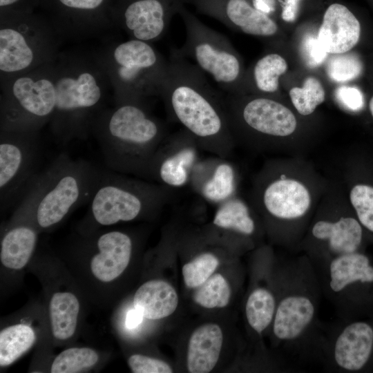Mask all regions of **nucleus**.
Here are the masks:
<instances>
[{"label":"nucleus","mask_w":373,"mask_h":373,"mask_svg":"<svg viewBox=\"0 0 373 373\" xmlns=\"http://www.w3.org/2000/svg\"><path fill=\"white\" fill-rule=\"evenodd\" d=\"M218 265L219 260L214 254H201L183 266L185 285L189 288L200 287L213 275Z\"/></svg>","instance_id":"nucleus-34"},{"label":"nucleus","mask_w":373,"mask_h":373,"mask_svg":"<svg viewBox=\"0 0 373 373\" xmlns=\"http://www.w3.org/2000/svg\"><path fill=\"white\" fill-rule=\"evenodd\" d=\"M213 224L245 236H252L256 231V223L248 207L240 199L234 197L220 204Z\"/></svg>","instance_id":"nucleus-27"},{"label":"nucleus","mask_w":373,"mask_h":373,"mask_svg":"<svg viewBox=\"0 0 373 373\" xmlns=\"http://www.w3.org/2000/svg\"><path fill=\"white\" fill-rule=\"evenodd\" d=\"M41 0H0V11L32 13L39 8Z\"/></svg>","instance_id":"nucleus-40"},{"label":"nucleus","mask_w":373,"mask_h":373,"mask_svg":"<svg viewBox=\"0 0 373 373\" xmlns=\"http://www.w3.org/2000/svg\"><path fill=\"white\" fill-rule=\"evenodd\" d=\"M235 189V171L232 166L226 162L217 164L200 186L203 198L211 202L219 204L233 197Z\"/></svg>","instance_id":"nucleus-30"},{"label":"nucleus","mask_w":373,"mask_h":373,"mask_svg":"<svg viewBox=\"0 0 373 373\" xmlns=\"http://www.w3.org/2000/svg\"><path fill=\"white\" fill-rule=\"evenodd\" d=\"M289 94L296 111L305 116L312 114L325 99V89L314 77L306 78L302 87H293Z\"/></svg>","instance_id":"nucleus-33"},{"label":"nucleus","mask_w":373,"mask_h":373,"mask_svg":"<svg viewBox=\"0 0 373 373\" xmlns=\"http://www.w3.org/2000/svg\"><path fill=\"white\" fill-rule=\"evenodd\" d=\"M61 42L42 13L0 11V82L55 61Z\"/></svg>","instance_id":"nucleus-7"},{"label":"nucleus","mask_w":373,"mask_h":373,"mask_svg":"<svg viewBox=\"0 0 373 373\" xmlns=\"http://www.w3.org/2000/svg\"><path fill=\"white\" fill-rule=\"evenodd\" d=\"M223 334L220 327L207 323L191 335L187 352V368L191 373H207L216 365L222 349Z\"/></svg>","instance_id":"nucleus-23"},{"label":"nucleus","mask_w":373,"mask_h":373,"mask_svg":"<svg viewBox=\"0 0 373 373\" xmlns=\"http://www.w3.org/2000/svg\"><path fill=\"white\" fill-rule=\"evenodd\" d=\"M56 100L49 122L61 144L86 140L93 123L106 108L108 77L97 52L79 48L60 51L55 61Z\"/></svg>","instance_id":"nucleus-2"},{"label":"nucleus","mask_w":373,"mask_h":373,"mask_svg":"<svg viewBox=\"0 0 373 373\" xmlns=\"http://www.w3.org/2000/svg\"><path fill=\"white\" fill-rule=\"evenodd\" d=\"M160 97L198 145L226 156L232 133L223 100L213 92L204 73L180 50L171 53Z\"/></svg>","instance_id":"nucleus-3"},{"label":"nucleus","mask_w":373,"mask_h":373,"mask_svg":"<svg viewBox=\"0 0 373 373\" xmlns=\"http://www.w3.org/2000/svg\"><path fill=\"white\" fill-rule=\"evenodd\" d=\"M363 228L358 219L349 216L318 218L308 228L300 248L313 264L358 251Z\"/></svg>","instance_id":"nucleus-15"},{"label":"nucleus","mask_w":373,"mask_h":373,"mask_svg":"<svg viewBox=\"0 0 373 373\" xmlns=\"http://www.w3.org/2000/svg\"><path fill=\"white\" fill-rule=\"evenodd\" d=\"M277 305L269 330L277 357L292 372L319 364L325 324L318 318L322 290L303 254L276 265Z\"/></svg>","instance_id":"nucleus-1"},{"label":"nucleus","mask_w":373,"mask_h":373,"mask_svg":"<svg viewBox=\"0 0 373 373\" xmlns=\"http://www.w3.org/2000/svg\"><path fill=\"white\" fill-rule=\"evenodd\" d=\"M178 296L167 282L152 280L142 284L133 298L134 307L144 318H164L172 314L178 305Z\"/></svg>","instance_id":"nucleus-24"},{"label":"nucleus","mask_w":373,"mask_h":373,"mask_svg":"<svg viewBox=\"0 0 373 373\" xmlns=\"http://www.w3.org/2000/svg\"><path fill=\"white\" fill-rule=\"evenodd\" d=\"M184 0H114L113 18L130 38L153 43L165 34Z\"/></svg>","instance_id":"nucleus-16"},{"label":"nucleus","mask_w":373,"mask_h":373,"mask_svg":"<svg viewBox=\"0 0 373 373\" xmlns=\"http://www.w3.org/2000/svg\"><path fill=\"white\" fill-rule=\"evenodd\" d=\"M175 148L162 144L155 153L149 168V178L166 186L180 187L189 180L196 164L197 143L186 131L173 140Z\"/></svg>","instance_id":"nucleus-20"},{"label":"nucleus","mask_w":373,"mask_h":373,"mask_svg":"<svg viewBox=\"0 0 373 373\" xmlns=\"http://www.w3.org/2000/svg\"><path fill=\"white\" fill-rule=\"evenodd\" d=\"M305 0H278L279 15L282 20L293 23L298 17Z\"/></svg>","instance_id":"nucleus-41"},{"label":"nucleus","mask_w":373,"mask_h":373,"mask_svg":"<svg viewBox=\"0 0 373 373\" xmlns=\"http://www.w3.org/2000/svg\"><path fill=\"white\" fill-rule=\"evenodd\" d=\"M201 13L247 35L271 37L278 26L272 17L255 8L247 0H193Z\"/></svg>","instance_id":"nucleus-18"},{"label":"nucleus","mask_w":373,"mask_h":373,"mask_svg":"<svg viewBox=\"0 0 373 373\" xmlns=\"http://www.w3.org/2000/svg\"><path fill=\"white\" fill-rule=\"evenodd\" d=\"M36 336L26 324L5 327L0 332V365L8 366L27 352L35 343Z\"/></svg>","instance_id":"nucleus-29"},{"label":"nucleus","mask_w":373,"mask_h":373,"mask_svg":"<svg viewBox=\"0 0 373 373\" xmlns=\"http://www.w3.org/2000/svg\"><path fill=\"white\" fill-rule=\"evenodd\" d=\"M10 225L1 241L0 260L5 267L19 270L27 265L35 249L39 229L28 213L19 206Z\"/></svg>","instance_id":"nucleus-22"},{"label":"nucleus","mask_w":373,"mask_h":373,"mask_svg":"<svg viewBox=\"0 0 373 373\" xmlns=\"http://www.w3.org/2000/svg\"><path fill=\"white\" fill-rule=\"evenodd\" d=\"M231 291L227 280L220 274L212 275L198 287L193 299L205 308L224 307L231 298Z\"/></svg>","instance_id":"nucleus-32"},{"label":"nucleus","mask_w":373,"mask_h":373,"mask_svg":"<svg viewBox=\"0 0 373 373\" xmlns=\"http://www.w3.org/2000/svg\"><path fill=\"white\" fill-rule=\"evenodd\" d=\"M186 30L181 52L192 59L196 66L211 77L231 95H239L243 87L241 59L224 35L202 23L182 5L178 11Z\"/></svg>","instance_id":"nucleus-10"},{"label":"nucleus","mask_w":373,"mask_h":373,"mask_svg":"<svg viewBox=\"0 0 373 373\" xmlns=\"http://www.w3.org/2000/svg\"><path fill=\"white\" fill-rule=\"evenodd\" d=\"M350 199L361 224L373 233V186L355 185L350 191Z\"/></svg>","instance_id":"nucleus-36"},{"label":"nucleus","mask_w":373,"mask_h":373,"mask_svg":"<svg viewBox=\"0 0 373 373\" xmlns=\"http://www.w3.org/2000/svg\"><path fill=\"white\" fill-rule=\"evenodd\" d=\"M288 68L286 60L280 55L269 52L258 59L251 71V83L257 91L271 94L279 88L280 77Z\"/></svg>","instance_id":"nucleus-28"},{"label":"nucleus","mask_w":373,"mask_h":373,"mask_svg":"<svg viewBox=\"0 0 373 373\" xmlns=\"http://www.w3.org/2000/svg\"><path fill=\"white\" fill-rule=\"evenodd\" d=\"M128 364L134 373H171V366L164 361L142 354L131 355Z\"/></svg>","instance_id":"nucleus-37"},{"label":"nucleus","mask_w":373,"mask_h":373,"mask_svg":"<svg viewBox=\"0 0 373 373\" xmlns=\"http://www.w3.org/2000/svg\"><path fill=\"white\" fill-rule=\"evenodd\" d=\"M222 100L231 132L244 127L262 136L285 137L296 128L294 113L273 99L260 96L242 99L231 95Z\"/></svg>","instance_id":"nucleus-14"},{"label":"nucleus","mask_w":373,"mask_h":373,"mask_svg":"<svg viewBox=\"0 0 373 373\" xmlns=\"http://www.w3.org/2000/svg\"><path fill=\"white\" fill-rule=\"evenodd\" d=\"M277 305L276 278L267 285H257L249 292L245 305L248 325L257 335L269 332Z\"/></svg>","instance_id":"nucleus-25"},{"label":"nucleus","mask_w":373,"mask_h":373,"mask_svg":"<svg viewBox=\"0 0 373 373\" xmlns=\"http://www.w3.org/2000/svg\"><path fill=\"white\" fill-rule=\"evenodd\" d=\"M255 8L271 16L278 12V0H247Z\"/></svg>","instance_id":"nucleus-42"},{"label":"nucleus","mask_w":373,"mask_h":373,"mask_svg":"<svg viewBox=\"0 0 373 373\" xmlns=\"http://www.w3.org/2000/svg\"><path fill=\"white\" fill-rule=\"evenodd\" d=\"M91 135L110 171L149 178L150 165L164 143L165 129L146 104L124 103L103 110Z\"/></svg>","instance_id":"nucleus-4"},{"label":"nucleus","mask_w":373,"mask_h":373,"mask_svg":"<svg viewBox=\"0 0 373 373\" xmlns=\"http://www.w3.org/2000/svg\"><path fill=\"white\" fill-rule=\"evenodd\" d=\"M360 35V22L347 6L332 2L325 8L317 38L328 54L349 52L357 44Z\"/></svg>","instance_id":"nucleus-21"},{"label":"nucleus","mask_w":373,"mask_h":373,"mask_svg":"<svg viewBox=\"0 0 373 373\" xmlns=\"http://www.w3.org/2000/svg\"><path fill=\"white\" fill-rule=\"evenodd\" d=\"M39 132L0 130V206L17 204L37 171Z\"/></svg>","instance_id":"nucleus-12"},{"label":"nucleus","mask_w":373,"mask_h":373,"mask_svg":"<svg viewBox=\"0 0 373 373\" xmlns=\"http://www.w3.org/2000/svg\"><path fill=\"white\" fill-rule=\"evenodd\" d=\"M97 53L111 85L114 105L146 104L148 99L160 97L168 61L152 43L130 38L111 42Z\"/></svg>","instance_id":"nucleus-6"},{"label":"nucleus","mask_w":373,"mask_h":373,"mask_svg":"<svg viewBox=\"0 0 373 373\" xmlns=\"http://www.w3.org/2000/svg\"><path fill=\"white\" fill-rule=\"evenodd\" d=\"M312 265L323 297L332 306L336 318L352 320L361 306V289L373 285L369 258L356 251Z\"/></svg>","instance_id":"nucleus-11"},{"label":"nucleus","mask_w":373,"mask_h":373,"mask_svg":"<svg viewBox=\"0 0 373 373\" xmlns=\"http://www.w3.org/2000/svg\"><path fill=\"white\" fill-rule=\"evenodd\" d=\"M335 95L337 101L349 111H358L363 108V95L356 87L340 86L336 90Z\"/></svg>","instance_id":"nucleus-39"},{"label":"nucleus","mask_w":373,"mask_h":373,"mask_svg":"<svg viewBox=\"0 0 373 373\" xmlns=\"http://www.w3.org/2000/svg\"><path fill=\"white\" fill-rule=\"evenodd\" d=\"M114 0H41L39 8L61 41L102 38L117 29Z\"/></svg>","instance_id":"nucleus-13"},{"label":"nucleus","mask_w":373,"mask_h":373,"mask_svg":"<svg viewBox=\"0 0 373 373\" xmlns=\"http://www.w3.org/2000/svg\"><path fill=\"white\" fill-rule=\"evenodd\" d=\"M102 171L83 159L59 154L39 172L17 204L39 230L51 229L78 207L89 203Z\"/></svg>","instance_id":"nucleus-5"},{"label":"nucleus","mask_w":373,"mask_h":373,"mask_svg":"<svg viewBox=\"0 0 373 373\" xmlns=\"http://www.w3.org/2000/svg\"><path fill=\"white\" fill-rule=\"evenodd\" d=\"M262 202L269 216L285 224L283 243L287 246L299 243L301 223L311 206L307 187L298 180L280 178L267 185Z\"/></svg>","instance_id":"nucleus-17"},{"label":"nucleus","mask_w":373,"mask_h":373,"mask_svg":"<svg viewBox=\"0 0 373 373\" xmlns=\"http://www.w3.org/2000/svg\"><path fill=\"white\" fill-rule=\"evenodd\" d=\"M96 351L89 347H72L60 352L54 359L52 373H74L88 370L98 361Z\"/></svg>","instance_id":"nucleus-31"},{"label":"nucleus","mask_w":373,"mask_h":373,"mask_svg":"<svg viewBox=\"0 0 373 373\" xmlns=\"http://www.w3.org/2000/svg\"><path fill=\"white\" fill-rule=\"evenodd\" d=\"M0 130L40 131L56 100L55 61L0 82Z\"/></svg>","instance_id":"nucleus-8"},{"label":"nucleus","mask_w":373,"mask_h":373,"mask_svg":"<svg viewBox=\"0 0 373 373\" xmlns=\"http://www.w3.org/2000/svg\"><path fill=\"white\" fill-rule=\"evenodd\" d=\"M370 111L373 117V97L371 98L369 104Z\"/></svg>","instance_id":"nucleus-44"},{"label":"nucleus","mask_w":373,"mask_h":373,"mask_svg":"<svg viewBox=\"0 0 373 373\" xmlns=\"http://www.w3.org/2000/svg\"><path fill=\"white\" fill-rule=\"evenodd\" d=\"M143 318L142 314L134 307L128 311L125 319V325L129 329H135L141 324Z\"/></svg>","instance_id":"nucleus-43"},{"label":"nucleus","mask_w":373,"mask_h":373,"mask_svg":"<svg viewBox=\"0 0 373 373\" xmlns=\"http://www.w3.org/2000/svg\"><path fill=\"white\" fill-rule=\"evenodd\" d=\"M301 48L304 59L309 67L320 66L328 54L320 44L317 36H306L302 42Z\"/></svg>","instance_id":"nucleus-38"},{"label":"nucleus","mask_w":373,"mask_h":373,"mask_svg":"<svg viewBox=\"0 0 373 373\" xmlns=\"http://www.w3.org/2000/svg\"><path fill=\"white\" fill-rule=\"evenodd\" d=\"M362 70L363 64L361 59L353 53L333 55L327 64V73L329 77L339 83L357 78Z\"/></svg>","instance_id":"nucleus-35"},{"label":"nucleus","mask_w":373,"mask_h":373,"mask_svg":"<svg viewBox=\"0 0 373 373\" xmlns=\"http://www.w3.org/2000/svg\"><path fill=\"white\" fill-rule=\"evenodd\" d=\"M80 309L76 296L69 291L56 292L51 298L49 312L53 336L65 341L75 332Z\"/></svg>","instance_id":"nucleus-26"},{"label":"nucleus","mask_w":373,"mask_h":373,"mask_svg":"<svg viewBox=\"0 0 373 373\" xmlns=\"http://www.w3.org/2000/svg\"><path fill=\"white\" fill-rule=\"evenodd\" d=\"M90 237L84 247L93 254L90 268L94 277L103 283L117 278L128 265L133 248L131 237L120 231H110Z\"/></svg>","instance_id":"nucleus-19"},{"label":"nucleus","mask_w":373,"mask_h":373,"mask_svg":"<svg viewBox=\"0 0 373 373\" xmlns=\"http://www.w3.org/2000/svg\"><path fill=\"white\" fill-rule=\"evenodd\" d=\"M164 192L159 186L102 170L83 221V234L153 212L164 204Z\"/></svg>","instance_id":"nucleus-9"}]
</instances>
